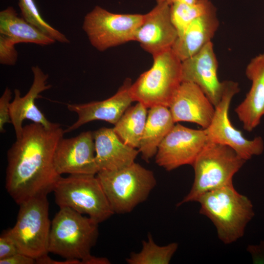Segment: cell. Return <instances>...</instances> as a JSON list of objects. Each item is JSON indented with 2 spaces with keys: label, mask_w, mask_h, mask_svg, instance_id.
Wrapping results in <instances>:
<instances>
[{
  "label": "cell",
  "mask_w": 264,
  "mask_h": 264,
  "mask_svg": "<svg viewBox=\"0 0 264 264\" xmlns=\"http://www.w3.org/2000/svg\"><path fill=\"white\" fill-rule=\"evenodd\" d=\"M16 44L8 37L0 35V63L3 65H14L18 59Z\"/></svg>",
  "instance_id": "27"
},
{
  "label": "cell",
  "mask_w": 264,
  "mask_h": 264,
  "mask_svg": "<svg viewBox=\"0 0 264 264\" xmlns=\"http://www.w3.org/2000/svg\"><path fill=\"white\" fill-rule=\"evenodd\" d=\"M31 70L33 81L30 89L23 96H21L18 89H15L14 98L10 105V116L16 139H19L22 134V123L25 119L40 124L47 129L54 128L60 125L48 120L35 103L41 93L51 87V85L47 84L48 75L38 66L32 67Z\"/></svg>",
  "instance_id": "16"
},
{
  "label": "cell",
  "mask_w": 264,
  "mask_h": 264,
  "mask_svg": "<svg viewBox=\"0 0 264 264\" xmlns=\"http://www.w3.org/2000/svg\"><path fill=\"white\" fill-rule=\"evenodd\" d=\"M178 36L171 18L170 6L156 3L148 13L143 14L134 41L153 56L172 48Z\"/></svg>",
  "instance_id": "14"
},
{
  "label": "cell",
  "mask_w": 264,
  "mask_h": 264,
  "mask_svg": "<svg viewBox=\"0 0 264 264\" xmlns=\"http://www.w3.org/2000/svg\"><path fill=\"white\" fill-rule=\"evenodd\" d=\"M219 26V21L215 9L192 22L178 35L171 49L182 62L211 42Z\"/></svg>",
  "instance_id": "20"
},
{
  "label": "cell",
  "mask_w": 264,
  "mask_h": 264,
  "mask_svg": "<svg viewBox=\"0 0 264 264\" xmlns=\"http://www.w3.org/2000/svg\"><path fill=\"white\" fill-rule=\"evenodd\" d=\"M251 86L244 99L235 109L243 129L252 132L264 116V52L252 58L245 69Z\"/></svg>",
  "instance_id": "18"
},
{
  "label": "cell",
  "mask_w": 264,
  "mask_h": 264,
  "mask_svg": "<svg viewBox=\"0 0 264 264\" xmlns=\"http://www.w3.org/2000/svg\"><path fill=\"white\" fill-rule=\"evenodd\" d=\"M142 244L140 252H132L126 259L128 264H168L178 246L176 242L158 245L151 234L148 236V240L142 241Z\"/></svg>",
  "instance_id": "24"
},
{
  "label": "cell",
  "mask_w": 264,
  "mask_h": 264,
  "mask_svg": "<svg viewBox=\"0 0 264 264\" xmlns=\"http://www.w3.org/2000/svg\"><path fill=\"white\" fill-rule=\"evenodd\" d=\"M175 123L189 122L203 129L210 124L215 108L202 90L196 84L182 82L169 107Z\"/></svg>",
  "instance_id": "17"
},
{
  "label": "cell",
  "mask_w": 264,
  "mask_h": 264,
  "mask_svg": "<svg viewBox=\"0 0 264 264\" xmlns=\"http://www.w3.org/2000/svg\"><path fill=\"white\" fill-rule=\"evenodd\" d=\"M143 18V14L114 13L96 6L85 16L83 29L91 44L103 51L134 41Z\"/></svg>",
  "instance_id": "9"
},
{
  "label": "cell",
  "mask_w": 264,
  "mask_h": 264,
  "mask_svg": "<svg viewBox=\"0 0 264 264\" xmlns=\"http://www.w3.org/2000/svg\"><path fill=\"white\" fill-rule=\"evenodd\" d=\"M208 141L205 129L195 130L175 124L160 144L155 162L168 171L192 165Z\"/></svg>",
  "instance_id": "11"
},
{
  "label": "cell",
  "mask_w": 264,
  "mask_h": 264,
  "mask_svg": "<svg viewBox=\"0 0 264 264\" xmlns=\"http://www.w3.org/2000/svg\"><path fill=\"white\" fill-rule=\"evenodd\" d=\"M12 98L11 89L6 87L0 98V132H5L4 126L8 123H11L10 116V105Z\"/></svg>",
  "instance_id": "28"
},
{
  "label": "cell",
  "mask_w": 264,
  "mask_h": 264,
  "mask_svg": "<svg viewBox=\"0 0 264 264\" xmlns=\"http://www.w3.org/2000/svg\"><path fill=\"white\" fill-rule=\"evenodd\" d=\"M197 202L200 214L215 226L219 238L225 244L242 237L247 223L254 216L251 200L238 193L233 183L205 193Z\"/></svg>",
  "instance_id": "3"
},
{
  "label": "cell",
  "mask_w": 264,
  "mask_h": 264,
  "mask_svg": "<svg viewBox=\"0 0 264 264\" xmlns=\"http://www.w3.org/2000/svg\"><path fill=\"white\" fill-rule=\"evenodd\" d=\"M56 203L86 214L98 223L113 212L96 175L72 174L61 176L53 191Z\"/></svg>",
  "instance_id": "7"
},
{
  "label": "cell",
  "mask_w": 264,
  "mask_h": 264,
  "mask_svg": "<svg viewBox=\"0 0 264 264\" xmlns=\"http://www.w3.org/2000/svg\"><path fill=\"white\" fill-rule=\"evenodd\" d=\"M64 133L60 125L47 129L33 123L23 126L21 136L8 150L5 188L18 205L53 192L61 176L55 170L54 155Z\"/></svg>",
  "instance_id": "1"
},
{
  "label": "cell",
  "mask_w": 264,
  "mask_h": 264,
  "mask_svg": "<svg viewBox=\"0 0 264 264\" xmlns=\"http://www.w3.org/2000/svg\"><path fill=\"white\" fill-rule=\"evenodd\" d=\"M218 62L212 42L181 63L182 82L197 85L215 107L221 100L224 81L218 76Z\"/></svg>",
  "instance_id": "13"
},
{
  "label": "cell",
  "mask_w": 264,
  "mask_h": 264,
  "mask_svg": "<svg viewBox=\"0 0 264 264\" xmlns=\"http://www.w3.org/2000/svg\"><path fill=\"white\" fill-rule=\"evenodd\" d=\"M215 9L210 0H198L193 3H176L171 5V18L178 35L194 20Z\"/></svg>",
  "instance_id": "25"
},
{
  "label": "cell",
  "mask_w": 264,
  "mask_h": 264,
  "mask_svg": "<svg viewBox=\"0 0 264 264\" xmlns=\"http://www.w3.org/2000/svg\"><path fill=\"white\" fill-rule=\"evenodd\" d=\"M19 205L16 222L7 231L19 252L36 260L49 253L51 222L47 196L31 198Z\"/></svg>",
  "instance_id": "8"
},
{
  "label": "cell",
  "mask_w": 264,
  "mask_h": 264,
  "mask_svg": "<svg viewBox=\"0 0 264 264\" xmlns=\"http://www.w3.org/2000/svg\"><path fill=\"white\" fill-rule=\"evenodd\" d=\"M95 162L100 171L122 169L134 163L139 151L125 144L113 128H102L93 132Z\"/></svg>",
  "instance_id": "19"
},
{
  "label": "cell",
  "mask_w": 264,
  "mask_h": 264,
  "mask_svg": "<svg viewBox=\"0 0 264 264\" xmlns=\"http://www.w3.org/2000/svg\"><path fill=\"white\" fill-rule=\"evenodd\" d=\"M93 132H84L76 136L59 141L54 155V165L60 175H96L98 169L95 162Z\"/></svg>",
  "instance_id": "12"
},
{
  "label": "cell",
  "mask_w": 264,
  "mask_h": 264,
  "mask_svg": "<svg viewBox=\"0 0 264 264\" xmlns=\"http://www.w3.org/2000/svg\"><path fill=\"white\" fill-rule=\"evenodd\" d=\"M96 176L114 213L132 212L156 185L153 172L135 162L121 169L100 171Z\"/></svg>",
  "instance_id": "6"
},
{
  "label": "cell",
  "mask_w": 264,
  "mask_h": 264,
  "mask_svg": "<svg viewBox=\"0 0 264 264\" xmlns=\"http://www.w3.org/2000/svg\"><path fill=\"white\" fill-rule=\"evenodd\" d=\"M156 3H165L170 6L176 3H193L198 0H156Z\"/></svg>",
  "instance_id": "31"
},
{
  "label": "cell",
  "mask_w": 264,
  "mask_h": 264,
  "mask_svg": "<svg viewBox=\"0 0 264 264\" xmlns=\"http://www.w3.org/2000/svg\"><path fill=\"white\" fill-rule=\"evenodd\" d=\"M245 161L231 148L208 141L192 165L195 174L192 188L177 206L197 201L205 193L233 183V176Z\"/></svg>",
  "instance_id": "4"
},
{
  "label": "cell",
  "mask_w": 264,
  "mask_h": 264,
  "mask_svg": "<svg viewBox=\"0 0 264 264\" xmlns=\"http://www.w3.org/2000/svg\"><path fill=\"white\" fill-rule=\"evenodd\" d=\"M22 17L45 34L61 43H68L66 37L46 22L41 16L34 0H19Z\"/></svg>",
  "instance_id": "26"
},
{
  "label": "cell",
  "mask_w": 264,
  "mask_h": 264,
  "mask_svg": "<svg viewBox=\"0 0 264 264\" xmlns=\"http://www.w3.org/2000/svg\"><path fill=\"white\" fill-rule=\"evenodd\" d=\"M98 223L74 210L60 207L51 224L48 252L83 264H108L106 258L91 255L98 235Z\"/></svg>",
  "instance_id": "2"
},
{
  "label": "cell",
  "mask_w": 264,
  "mask_h": 264,
  "mask_svg": "<svg viewBox=\"0 0 264 264\" xmlns=\"http://www.w3.org/2000/svg\"><path fill=\"white\" fill-rule=\"evenodd\" d=\"M0 34L8 37L16 44L31 43L45 46L56 42L22 17L18 16L12 7L0 12Z\"/></svg>",
  "instance_id": "22"
},
{
  "label": "cell",
  "mask_w": 264,
  "mask_h": 264,
  "mask_svg": "<svg viewBox=\"0 0 264 264\" xmlns=\"http://www.w3.org/2000/svg\"><path fill=\"white\" fill-rule=\"evenodd\" d=\"M19 252L18 248L8 231L3 232L0 237V260Z\"/></svg>",
  "instance_id": "29"
},
{
  "label": "cell",
  "mask_w": 264,
  "mask_h": 264,
  "mask_svg": "<svg viewBox=\"0 0 264 264\" xmlns=\"http://www.w3.org/2000/svg\"><path fill=\"white\" fill-rule=\"evenodd\" d=\"M240 91L238 83L224 81L220 101L215 107V114L210 125L205 129L209 141L227 146L245 161L262 154L264 143L261 136L249 140L231 123L228 110L234 96Z\"/></svg>",
  "instance_id": "10"
},
{
  "label": "cell",
  "mask_w": 264,
  "mask_h": 264,
  "mask_svg": "<svg viewBox=\"0 0 264 264\" xmlns=\"http://www.w3.org/2000/svg\"><path fill=\"white\" fill-rule=\"evenodd\" d=\"M147 109L140 102L129 107L113 128L119 138L132 148L139 147L147 118Z\"/></svg>",
  "instance_id": "23"
},
{
  "label": "cell",
  "mask_w": 264,
  "mask_h": 264,
  "mask_svg": "<svg viewBox=\"0 0 264 264\" xmlns=\"http://www.w3.org/2000/svg\"><path fill=\"white\" fill-rule=\"evenodd\" d=\"M149 109L138 148L147 162L155 155L160 144L175 125L168 107L155 106Z\"/></svg>",
  "instance_id": "21"
},
{
  "label": "cell",
  "mask_w": 264,
  "mask_h": 264,
  "mask_svg": "<svg viewBox=\"0 0 264 264\" xmlns=\"http://www.w3.org/2000/svg\"><path fill=\"white\" fill-rule=\"evenodd\" d=\"M35 263L36 262L35 259L20 252L0 260V264H33Z\"/></svg>",
  "instance_id": "30"
},
{
  "label": "cell",
  "mask_w": 264,
  "mask_h": 264,
  "mask_svg": "<svg viewBox=\"0 0 264 264\" xmlns=\"http://www.w3.org/2000/svg\"><path fill=\"white\" fill-rule=\"evenodd\" d=\"M152 67L132 84L130 92L133 101L150 108L169 107L182 83L181 63L172 49L153 56Z\"/></svg>",
  "instance_id": "5"
},
{
  "label": "cell",
  "mask_w": 264,
  "mask_h": 264,
  "mask_svg": "<svg viewBox=\"0 0 264 264\" xmlns=\"http://www.w3.org/2000/svg\"><path fill=\"white\" fill-rule=\"evenodd\" d=\"M132 84L131 79L127 78L116 93L102 101L68 104V110L78 117L74 123L64 130L65 133L95 120L105 121L114 125L133 102L130 92Z\"/></svg>",
  "instance_id": "15"
}]
</instances>
